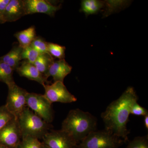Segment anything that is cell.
I'll return each mask as SVG.
<instances>
[{
    "label": "cell",
    "mask_w": 148,
    "mask_h": 148,
    "mask_svg": "<svg viewBox=\"0 0 148 148\" xmlns=\"http://www.w3.org/2000/svg\"><path fill=\"white\" fill-rule=\"evenodd\" d=\"M42 143L37 138L23 136L17 148H40Z\"/></svg>",
    "instance_id": "22"
},
{
    "label": "cell",
    "mask_w": 148,
    "mask_h": 148,
    "mask_svg": "<svg viewBox=\"0 0 148 148\" xmlns=\"http://www.w3.org/2000/svg\"><path fill=\"white\" fill-rule=\"evenodd\" d=\"M72 70V67L65 59L54 61L49 70L48 77H52L54 82H64V79L71 72Z\"/></svg>",
    "instance_id": "13"
},
{
    "label": "cell",
    "mask_w": 148,
    "mask_h": 148,
    "mask_svg": "<svg viewBox=\"0 0 148 148\" xmlns=\"http://www.w3.org/2000/svg\"><path fill=\"white\" fill-rule=\"evenodd\" d=\"M8 91L5 105L8 110L17 119L27 107L26 100L28 92L16 83L8 86Z\"/></svg>",
    "instance_id": "6"
},
{
    "label": "cell",
    "mask_w": 148,
    "mask_h": 148,
    "mask_svg": "<svg viewBox=\"0 0 148 148\" xmlns=\"http://www.w3.org/2000/svg\"><path fill=\"white\" fill-rule=\"evenodd\" d=\"M40 148H49L48 147H47V146L46 145H45V144H44V143H42L41 146Z\"/></svg>",
    "instance_id": "30"
},
{
    "label": "cell",
    "mask_w": 148,
    "mask_h": 148,
    "mask_svg": "<svg viewBox=\"0 0 148 148\" xmlns=\"http://www.w3.org/2000/svg\"><path fill=\"white\" fill-rule=\"evenodd\" d=\"M4 23H5V22L3 19V16L0 14V24H3Z\"/></svg>",
    "instance_id": "29"
},
{
    "label": "cell",
    "mask_w": 148,
    "mask_h": 148,
    "mask_svg": "<svg viewBox=\"0 0 148 148\" xmlns=\"http://www.w3.org/2000/svg\"><path fill=\"white\" fill-rule=\"evenodd\" d=\"M54 58L49 53L40 54L34 65L39 71L48 78V73L50 66L54 61Z\"/></svg>",
    "instance_id": "18"
},
{
    "label": "cell",
    "mask_w": 148,
    "mask_h": 148,
    "mask_svg": "<svg viewBox=\"0 0 148 148\" xmlns=\"http://www.w3.org/2000/svg\"><path fill=\"white\" fill-rule=\"evenodd\" d=\"M126 148H148V135L136 137L129 142Z\"/></svg>",
    "instance_id": "24"
},
{
    "label": "cell",
    "mask_w": 148,
    "mask_h": 148,
    "mask_svg": "<svg viewBox=\"0 0 148 148\" xmlns=\"http://www.w3.org/2000/svg\"><path fill=\"white\" fill-rule=\"evenodd\" d=\"M24 2L26 15L43 13L53 16L61 8V5H56L45 0H24Z\"/></svg>",
    "instance_id": "10"
},
{
    "label": "cell",
    "mask_w": 148,
    "mask_h": 148,
    "mask_svg": "<svg viewBox=\"0 0 148 148\" xmlns=\"http://www.w3.org/2000/svg\"><path fill=\"white\" fill-rule=\"evenodd\" d=\"M13 69L8 64L0 60V82L4 83L8 87L14 84Z\"/></svg>",
    "instance_id": "19"
},
{
    "label": "cell",
    "mask_w": 148,
    "mask_h": 148,
    "mask_svg": "<svg viewBox=\"0 0 148 148\" xmlns=\"http://www.w3.org/2000/svg\"><path fill=\"white\" fill-rule=\"evenodd\" d=\"M14 36L18 40L19 45L24 48L30 45L36 38V29L34 26H32L23 31L16 32Z\"/></svg>",
    "instance_id": "15"
},
{
    "label": "cell",
    "mask_w": 148,
    "mask_h": 148,
    "mask_svg": "<svg viewBox=\"0 0 148 148\" xmlns=\"http://www.w3.org/2000/svg\"><path fill=\"white\" fill-rule=\"evenodd\" d=\"M45 90L44 96L51 104L55 102L72 103L77 101V98L72 94L61 82H55L51 84L43 86Z\"/></svg>",
    "instance_id": "7"
},
{
    "label": "cell",
    "mask_w": 148,
    "mask_h": 148,
    "mask_svg": "<svg viewBox=\"0 0 148 148\" xmlns=\"http://www.w3.org/2000/svg\"><path fill=\"white\" fill-rule=\"evenodd\" d=\"M138 100L134 88H127L120 97L112 102L101 114L105 130L125 142L128 141L130 131L127 125L132 107Z\"/></svg>",
    "instance_id": "1"
},
{
    "label": "cell",
    "mask_w": 148,
    "mask_h": 148,
    "mask_svg": "<svg viewBox=\"0 0 148 148\" xmlns=\"http://www.w3.org/2000/svg\"><path fill=\"white\" fill-rule=\"evenodd\" d=\"M42 143L49 148H77L78 145L63 130H52L45 135Z\"/></svg>",
    "instance_id": "9"
},
{
    "label": "cell",
    "mask_w": 148,
    "mask_h": 148,
    "mask_svg": "<svg viewBox=\"0 0 148 148\" xmlns=\"http://www.w3.org/2000/svg\"><path fill=\"white\" fill-rule=\"evenodd\" d=\"M30 45L40 54L48 53L47 42L41 37H36Z\"/></svg>",
    "instance_id": "23"
},
{
    "label": "cell",
    "mask_w": 148,
    "mask_h": 148,
    "mask_svg": "<svg viewBox=\"0 0 148 148\" xmlns=\"http://www.w3.org/2000/svg\"><path fill=\"white\" fill-rule=\"evenodd\" d=\"M144 117H145L144 123H145V127L146 128L148 129V114L146 115Z\"/></svg>",
    "instance_id": "28"
},
{
    "label": "cell",
    "mask_w": 148,
    "mask_h": 148,
    "mask_svg": "<svg viewBox=\"0 0 148 148\" xmlns=\"http://www.w3.org/2000/svg\"><path fill=\"white\" fill-rule=\"evenodd\" d=\"M0 148H8L6 147L5 146L2 145H0Z\"/></svg>",
    "instance_id": "31"
},
{
    "label": "cell",
    "mask_w": 148,
    "mask_h": 148,
    "mask_svg": "<svg viewBox=\"0 0 148 148\" xmlns=\"http://www.w3.org/2000/svg\"><path fill=\"white\" fill-rule=\"evenodd\" d=\"M104 6V1L83 0L81 1L80 11L83 12L87 16L98 13Z\"/></svg>",
    "instance_id": "17"
},
{
    "label": "cell",
    "mask_w": 148,
    "mask_h": 148,
    "mask_svg": "<svg viewBox=\"0 0 148 148\" xmlns=\"http://www.w3.org/2000/svg\"><path fill=\"white\" fill-rule=\"evenodd\" d=\"M10 1V0H0V14L3 17V14Z\"/></svg>",
    "instance_id": "27"
},
{
    "label": "cell",
    "mask_w": 148,
    "mask_h": 148,
    "mask_svg": "<svg viewBox=\"0 0 148 148\" xmlns=\"http://www.w3.org/2000/svg\"><path fill=\"white\" fill-rule=\"evenodd\" d=\"M15 71L20 76L37 82L43 86L46 84H49L47 79L44 75L39 71L34 64H30L28 61L21 62Z\"/></svg>",
    "instance_id": "11"
},
{
    "label": "cell",
    "mask_w": 148,
    "mask_h": 148,
    "mask_svg": "<svg viewBox=\"0 0 148 148\" xmlns=\"http://www.w3.org/2000/svg\"><path fill=\"white\" fill-rule=\"evenodd\" d=\"M14 116L4 105L0 107V130L13 119Z\"/></svg>",
    "instance_id": "25"
},
{
    "label": "cell",
    "mask_w": 148,
    "mask_h": 148,
    "mask_svg": "<svg viewBox=\"0 0 148 148\" xmlns=\"http://www.w3.org/2000/svg\"><path fill=\"white\" fill-rule=\"evenodd\" d=\"M97 125V119L91 114L76 109L69 112L62 123L61 130L78 145L90 133L96 130Z\"/></svg>",
    "instance_id": "2"
},
{
    "label": "cell",
    "mask_w": 148,
    "mask_h": 148,
    "mask_svg": "<svg viewBox=\"0 0 148 148\" xmlns=\"http://www.w3.org/2000/svg\"><path fill=\"white\" fill-rule=\"evenodd\" d=\"M48 53L53 58H58V60L64 59L65 57L66 47L64 46L47 42Z\"/></svg>",
    "instance_id": "20"
},
{
    "label": "cell",
    "mask_w": 148,
    "mask_h": 148,
    "mask_svg": "<svg viewBox=\"0 0 148 148\" xmlns=\"http://www.w3.org/2000/svg\"><path fill=\"white\" fill-rule=\"evenodd\" d=\"M17 120L22 137L29 136L38 140L42 139L53 127L27 106L19 115Z\"/></svg>",
    "instance_id": "3"
},
{
    "label": "cell",
    "mask_w": 148,
    "mask_h": 148,
    "mask_svg": "<svg viewBox=\"0 0 148 148\" xmlns=\"http://www.w3.org/2000/svg\"><path fill=\"white\" fill-rule=\"evenodd\" d=\"M22 137L18 120L14 118L0 130V145L8 148H17Z\"/></svg>",
    "instance_id": "8"
},
{
    "label": "cell",
    "mask_w": 148,
    "mask_h": 148,
    "mask_svg": "<svg viewBox=\"0 0 148 148\" xmlns=\"http://www.w3.org/2000/svg\"><path fill=\"white\" fill-rule=\"evenodd\" d=\"M104 1V13L103 17H108L112 14L120 11L127 8L130 3V1Z\"/></svg>",
    "instance_id": "16"
},
{
    "label": "cell",
    "mask_w": 148,
    "mask_h": 148,
    "mask_svg": "<svg viewBox=\"0 0 148 148\" xmlns=\"http://www.w3.org/2000/svg\"><path fill=\"white\" fill-rule=\"evenodd\" d=\"M130 114L136 116H145L148 114V111L146 109L140 106L137 102L132 106Z\"/></svg>",
    "instance_id": "26"
},
{
    "label": "cell",
    "mask_w": 148,
    "mask_h": 148,
    "mask_svg": "<svg viewBox=\"0 0 148 148\" xmlns=\"http://www.w3.org/2000/svg\"><path fill=\"white\" fill-rule=\"evenodd\" d=\"M39 55L38 51L29 45L23 49L21 54V60H24L34 64Z\"/></svg>",
    "instance_id": "21"
},
{
    "label": "cell",
    "mask_w": 148,
    "mask_h": 148,
    "mask_svg": "<svg viewBox=\"0 0 148 148\" xmlns=\"http://www.w3.org/2000/svg\"><path fill=\"white\" fill-rule=\"evenodd\" d=\"M125 142L108 130H95L78 145L77 148H118Z\"/></svg>",
    "instance_id": "4"
},
{
    "label": "cell",
    "mask_w": 148,
    "mask_h": 148,
    "mask_svg": "<svg viewBox=\"0 0 148 148\" xmlns=\"http://www.w3.org/2000/svg\"><path fill=\"white\" fill-rule=\"evenodd\" d=\"M27 107L47 123L53 120V112L52 104L43 95L28 92L26 100Z\"/></svg>",
    "instance_id": "5"
},
{
    "label": "cell",
    "mask_w": 148,
    "mask_h": 148,
    "mask_svg": "<svg viewBox=\"0 0 148 148\" xmlns=\"http://www.w3.org/2000/svg\"><path fill=\"white\" fill-rule=\"evenodd\" d=\"M26 14L24 1L10 0L3 14L5 23L14 22L20 19Z\"/></svg>",
    "instance_id": "12"
},
{
    "label": "cell",
    "mask_w": 148,
    "mask_h": 148,
    "mask_svg": "<svg viewBox=\"0 0 148 148\" xmlns=\"http://www.w3.org/2000/svg\"><path fill=\"white\" fill-rule=\"evenodd\" d=\"M22 50L23 48L18 44H14L9 52L0 57V60L8 64L14 71H15L21 63Z\"/></svg>",
    "instance_id": "14"
}]
</instances>
